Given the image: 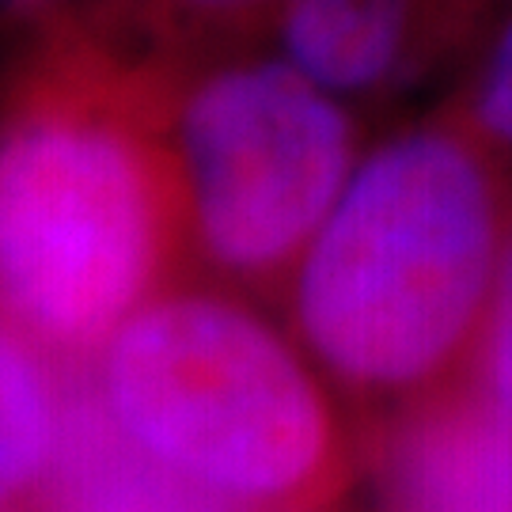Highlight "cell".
<instances>
[{"label": "cell", "mask_w": 512, "mask_h": 512, "mask_svg": "<svg viewBox=\"0 0 512 512\" xmlns=\"http://www.w3.org/2000/svg\"><path fill=\"white\" fill-rule=\"evenodd\" d=\"M478 353L486 365V395L512 421V236L505 266H501V281H497L494 315H490V327H486Z\"/></svg>", "instance_id": "cell-11"}, {"label": "cell", "mask_w": 512, "mask_h": 512, "mask_svg": "<svg viewBox=\"0 0 512 512\" xmlns=\"http://www.w3.org/2000/svg\"><path fill=\"white\" fill-rule=\"evenodd\" d=\"M277 0H92V12H73L88 31L133 61H152V46H175L183 35L239 27Z\"/></svg>", "instance_id": "cell-9"}, {"label": "cell", "mask_w": 512, "mask_h": 512, "mask_svg": "<svg viewBox=\"0 0 512 512\" xmlns=\"http://www.w3.org/2000/svg\"><path fill=\"white\" fill-rule=\"evenodd\" d=\"M509 251L486 152L459 126H414L361 156L289 277L308 357L368 403L410 406L471 361Z\"/></svg>", "instance_id": "cell-2"}, {"label": "cell", "mask_w": 512, "mask_h": 512, "mask_svg": "<svg viewBox=\"0 0 512 512\" xmlns=\"http://www.w3.org/2000/svg\"><path fill=\"white\" fill-rule=\"evenodd\" d=\"M65 410V365L0 319V509L35 505Z\"/></svg>", "instance_id": "cell-8"}, {"label": "cell", "mask_w": 512, "mask_h": 512, "mask_svg": "<svg viewBox=\"0 0 512 512\" xmlns=\"http://www.w3.org/2000/svg\"><path fill=\"white\" fill-rule=\"evenodd\" d=\"M0 512H19V509H0Z\"/></svg>", "instance_id": "cell-13"}, {"label": "cell", "mask_w": 512, "mask_h": 512, "mask_svg": "<svg viewBox=\"0 0 512 512\" xmlns=\"http://www.w3.org/2000/svg\"><path fill=\"white\" fill-rule=\"evenodd\" d=\"M475 129L512 152V16L494 35L475 80Z\"/></svg>", "instance_id": "cell-10"}, {"label": "cell", "mask_w": 512, "mask_h": 512, "mask_svg": "<svg viewBox=\"0 0 512 512\" xmlns=\"http://www.w3.org/2000/svg\"><path fill=\"white\" fill-rule=\"evenodd\" d=\"M38 512H239L141 452L95 399L84 365H65V410Z\"/></svg>", "instance_id": "cell-6"}, {"label": "cell", "mask_w": 512, "mask_h": 512, "mask_svg": "<svg viewBox=\"0 0 512 512\" xmlns=\"http://www.w3.org/2000/svg\"><path fill=\"white\" fill-rule=\"evenodd\" d=\"M311 512H323V509H311Z\"/></svg>", "instance_id": "cell-14"}, {"label": "cell", "mask_w": 512, "mask_h": 512, "mask_svg": "<svg viewBox=\"0 0 512 512\" xmlns=\"http://www.w3.org/2000/svg\"><path fill=\"white\" fill-rule=\"evenodd\" d=\"M384 512H512V421L486 391L399 406L376 444Z\"/></svg>", "instance_id": "cell-5"}, {"label": "cell", "mask_w": 512, "mask_h": 512, "mask_svg": "<svg viewBox=\"0 0 512 512\" xmlns=\"http://www.w3.org/2000/svg\"><path fill=\"white\" fill-rule=\"evenodd\" d=\"M308 349L232 293L171 285L84 361L95 399L141 452L239 512L323 509L349 433Z\"/></svg>", "instance_id": "cell-3"}, {"label": "cell", "mask_w": 512, "mask_h": 512, "mask_svg": "<svg viewBox=\"0 0 512 512\" xmlns=\"http://www.w3.org/2000/svg\"><path fill=\"white\" fill-rule=\"evenodd\" d=\"M186 251L167 69L57 12L0 84V319L84 365Z\"/></svg>", "instance_id": "cell-1"}, {"label": "cell", "mask_w": 512, "mask_h": 512, "mask_svg": "<svg viewBox=\"0 0 512 512\" xmlns=\"http://www.w3.org/2000/svg\"><path fill=\"white\" fill-rule=\"evenodd\" d=\"M281 50L334 95H368L406 69L418 0H277Z\"/></svg>", "instance_id": "cell-7"}, {"label": "cell", "mask_w": 512, "mask_h": 512, "mask_svg": "<svg viewBox=\"0 0 512 512\" xmlns=\"http://www.w3.org/2000/svg\"><path fill=\"white\" fill-rule=\"evenodd\" d=\"M167 137L190 255L243 289L289 285L361 164L342 95L285 54L167 69Z\"/></svg>", "instance_id": "cell-4"}, {"label": "cell", "mask_w": 512, "mask_h": 512, "mask_svg": "<svg viewBox=\"0 0 512 512\" xmlns=\"http://www.w3.org/2000/svg\"><path fill=\"white\" fill-rule=\"evenodd\" d=\"M61 12V0H0V19H35V23H46L50 16Z\"/></svg>", "instance_id": "cell-12"}]
</instances>
